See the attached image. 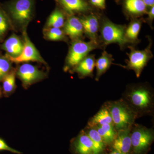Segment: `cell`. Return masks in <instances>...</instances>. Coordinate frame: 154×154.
Returning <instances> with one entry per match:
<instances>
[{"label":"cell","instance_id":"obj_24","mask_svg":"<svg viewBox=\"0 0 154 154\" xmlns=\"http://www.w3.org/2000/svg\"><path fill=\"white\" fill-rule=\"evenodd\" d=\"M65 22L63 13L59 9H56L49 16L47 25L48 28H60L63 27Z\"/></svg>","mask_w":154,"mask_h":154},{"label":"cell","instance_id":"obj_5","mask_svg":"<svg viewBox=\"0 0 154 154\" xmlns=\"http://www.w3.org/2000/svg\"><path fill=\"white\" fill-rule=\"evenodd\" d=\"M125 25H117L108 19H105L101 27V36L104 44H118L121 48L127 43L125 37Z\"/></svg>","mask_w":154,"mask_h":154},{"label":"cell","instance_id":"obj_17","mask_svg":"<svg viewBox=\"0 0 154 154\" xmlns=\"http://www.w3.org/2000/svg\"><path fill=\"white\" fill-rule=\"evenodd\" d=\"M124 7L133 17H139L146 13V6L142 0H124Z\"/></svg>","mask_w":154,"mask_h":154},{"label":"cell","instance_id":"obj_7","mask_svg":"<svg viewBox=\"0 0 154 154\" xmlns=\"http://www.w3.org/2000/svg\"><path fill=\"white\" fill-rule=\"evenodd\" d=\"M152 43L150 42L148 46L143 50H137L131 46H128L130 52L127 54L128 60H126L127 65L125 68L128 69L133 70L136 76L139 78L144 68L149 60L153 57L151 50Z\"/></svg>","mask_w":154,"mask_h":154},{"label":"cell","instance_id":"obj_26","mask_svg":"<svg viewBox=\"0 0 154 154\" xmlns=\"http://www.w3.org/2000/svg\"><path fill=\"white\" fill-rule=\"evenodd\" d=\"M12 69L11 62L6 56H0V82Z\"/></svg>","mask_w":154,"mask_h":154},{"label":"cell","instance_id":"obj_3","mask_svg":"<svg viewBox=\"0 0 154 154\" xmlns=\"http://www.w3.org/2000/svg\"><path fill=\"white\" fill-rule=\"evenodd\" d=\"M7 7L15 24L25 27L33 18L34 0H13L8 4Z\"/></svg>","mask_w":154,"mask_h":154},{"label":"cell","instance_id":"obj_2","mask_svg":"<svg viewBox=\"0 0 154 154\" xmlns=\"http://www.w3.org/2000/svg\"><path fill=\"white\" fill-rule=\"evenodd\" d=\"M106 105L116 131L132 127L137 116L123 99L107 102Z\"/></svg>","mask_w":154,"mask_h":154},{"label":"cell","instance_id":"obj_33","mask_svg":"<svg viewBox=\"0 0 154 154\" xmlns=\"http://www.w3.org/2000/svg\"><path fill=\"white\" fill-rule=\"evenodd\" d=\"M2 90H1V88H0V97L2 96Z\"/></svg>","mask_w":154,"mask_h":154},{"label":"cell","instance_id":"obj_31","mask_svg":"<svg viewBox=\"0 0 154 154\" xmlns=\"http://www.w3.org/2000/svg\"><path fill=\"white\" fill-rule=\"evenodd\" d=\"M146 6L151 7L154 6V0H142Z\"/></svg>","mask_w":154,"mask_h":154},{"label":"cell","instance_id":"obj_27","mask_svg":"<svg viewBox=\"0 0 154 154\" xmlns=\"http://www.w3.org/2000/svg\"><path fill=\"white\" fill-rule=\"evenodd\" d=\"M9 28V22L5 12L0 7V40L5 35Z\"/></svg>","mask_w":154,"mask_h":154},{"label":"cell","instance_id":"obj_22","mask_svg":"<svg viewBox=\"0 0 154 154\" xmlns=\"http://www.w3.org/2000/svg\"><path fill=\"white\" fill-rule=\"evenodd\" d=\"M84 131L93 142L94 154H102L105 149V144L96 128L95 127L88 126V129Z\"/></svg>","mask_w":154,"mask_h":154},{"label":"cell","instance_id":"obj_13","mask_svg":"<svg viewBox=\"0 0 154 154\" xmlns=\"http://www.w3.org/2000/svg\"><path fill=\"white\" fill-rule=\"evenodd\" d=\"M64 32L73 40H79L84 33L82 24L80 19L71 16L65 22Z\"/></svg>","mask_w":154,"mask_h":154},{"label":"cell","instance_id":"obj_25","mask_svg":"<svg viewBox=\"0 0 154 154\" xmlns=\"http://www.w3.org/2000/svg\"><path fill=\"white\" fill-rule=\"evenodd\" d=\"M45 35L46 38L51 41H61L65 38V33L60 28H49Z\"/></svg>","mask_w":154,"mask_h":154},{"label":"cell","instance_id":"obj_20","mask_svg":"<svg viewBox=\"0 0 154 154\" xmlns=\"http://www.w3.org/2000/svg\"><path fill=\"white\" fill-rule=\"evenodd\" d=\"M142 22L138 19H134L126 27L125 33V40L128 43H135L138 42V36L141 27Z\"/></svg>","mask_w":154,"mask_h":154},{"label":"cell","instance_id":"obj_15","mask_svg":"<svg viewBox=\"0 0 154 154\" xmlns=\"http://www.w3.org/2000/svg\"><path fill=\"white\" fill-rule=\"evenodd\" d=\"M95 63L96 60L94 56L88 55L74 68V71L81 78L91 76L93 75Z\"/></svg>","mask_w":154,"mask_h":154},{"label":"cell","instance_id":"obj_4","mask_svg":"<svg viewBox=\"0 0 154 154\" xmlns=\"http://www.w3.org/2000/svg\"><path fill=\"white\" fill-rule=\"evenodd\" d=\"M99 47L98 42L91 41L86 42L82 40H75L71 45L66 57L65 69L74 68L88 54Z\"/></svg>","mask_w":154,"mask_h":154},{"label":"cell","instance_id":"obj_12","mask_svg":"<svg viewBox=\"0 0 154 154\" xmlns=\"http://www.w3.org/2000/svg\"><path fill=\"white\" fill-rule=\"evenodd\" d=\"M24 48V42L15 34H12L2 44L1 48L6 51L5 56L16 58L21 54Z\"/></svg>","mask_w":154,"mask_h":154},{"label":"cell","instance_id":"obj_29","mask_svg":"<svg viewBox=\"0 0 154 154\" xmlns=\"http://www.w3.org/2000/svg\"><path fill=\"white\" fill-rule=\"evenodd\" d=\"M90 2L92 5L99 9H105V0H90Z\"/></svg>","mask_w":154,"mask_h":154},{"label":"cell","instance_id":"obj_10","mask_svg":"<svg viewBox=\"0 0 154 154\" xmlns=\"http://www.w3.org/2000/svg\"><path fill=\"white\" fill-rule=\"evenodd\" d=\"M131 127L117 131L115 139L112 142L113 150L122 154H130L131 149Z\"/></svg>","mask_w":154,"mask_h":154},{"label":"cell","instance_id":"obj_6","mask_svg":"<svg viewBox=\"0 0 154 154\" xmlns=\"http://www.w3.org/2000/svg\"><path fill=\"white\" fill-rule=\"evenodd\" d=\"M131 148L134 154H142L146 151L154 139L153 131L136 125L131 131Z\"/></svg>","mask_w":154,"mask_h":154},{"label":"cell","instance_id":"obj_11","mask_svg":"<svg viewBox=\"0 0 154 154\" xmlns=\"http://www.w3.org/2000/svg\"><path fill=\"white\" fill-rule=\"evenodd\" d=\"M72 148L75 154H94L93 142L85 131H82L72 140Z\"/></svg>","mask_w":154,"mask_h":154},{"label":"cell","instance_id":"obj_18","mask_svg":"<svg viewBox=\"0 0 154 154\" xmlns=\"http://www.w3.org/2000/svg\"><path fill=\"white\" fill-rule=\"evenodd\" d=\"M114 60L112 55L104 51L102 55L96 60L95 66L96 69V80L98 81L99 78L109 69Z\"/></svg>","mask_w":154,"mask_h":154},{"label":"cell","instance_id":"obj_19","mask_svg":"<svg viewBox=\"0 0 154 154\" xmlns=\"http://www.w3.org/2000/svg\"><path fill=\"white\" fill-rule=\"evenodd\" d=\"M105 124H113L112 117L106 105L91 119L88 125L89 127H94Z\"/></svg>","mask_w":154,"mask_h":154},{"label":"cell","instance_id":"obj_21","mask_svg":"<svg viewBox=\"0 0 154 154\" xmlns=\"http://www.w3.org/2000/svg\"><path fill=\"white\" fill-rule=\"evenodd\" d=\"M94 127L96 128L105 144L112 143L116 134V131L113 124H105Z\"/></svg>","mask_w":154,"mask_h":154},{"label":"cell","instance_id":"obj_32","mask_svg":"<svg viewBox=\"0 0 154 154\" xmlns=\"http://www.w3.org/2000/svg\"><path fill=\"white\" fill-rule=\"evenodd\" d=\"M108 154H122L121 153L119 152L113 150V151L111 152L110 153Z\"/></svg>","mask_w":154,"mask_h":154},{"label":"cell","instance_id":"obj_8","mask_svg":"<svg viewBox=\"0 0 154 154\" xmlns=\"http://www.w3.org/2000/svg\"><path fill=\"white\" fill-rule=\"evenodd\" d=\"M17 76L22 82L25 88L37 82H40L46 77L44 72L31 64L24 63L20 66L17 69Z\"/></svg>","mask_w":154,"mask_h":154},{"label":"cell","instance_id":"obj_9","mask_svg":"<svg viewBox=\"0 0 154 154\" xmlns=\"http://www.w3.org/2000/svg\"><path fill=\"white\" fill-rule=\"evenodd\" d=\"M23 35L24 38V48L21 54L16 58L7 57L6 56V57L11 62L15 63L35 61L46 64V62L40 55L38 50L36 49L34 45L30 41V38L27 35L25 28L23 30Z\"/></svg>","mask_w":154,"mask_h":154},{"label":"cell","instance_id":"obj_16","mask_svg":"<svg viewBox=\"0 0 154 154\" xmlns=\"http://www.w3.org/2000/svg\"><path fill=\"white\" fill-rule=\"evenodd\" d=\"M64 9L70 14L84 13L91 10L88 3L85 0H58Z\"/></svg>","mask_w":154,"mask_h":154},{"label":"cell","instance_id":"obj_14","mask_svg":"<svg viewBox=\"0 0 154 154\" xmlns=\"http://www.w3.org/2000/svg\"><path fill=\"white\" fill-rule=\"evenodd\" d=\"M79 19L82 24L84 33L91 40L98 42V32L100 28V23L98 17L95 15H90Z\"/></svg>","mask_w":154,"mask_h":154},{"label":"cell","instance_id":"obj_23","mask_svg":"<svg viewBox=\"0 0 154 154\" xmlns=\"http://www.w3.org/2000/svg\"><path fill=\"white\" fill-rule=\"evenodd\" d=\"M16 72L17 69H12L2 81L3 94L7 97L11 96L16 89Z\"/></svg>","mask_w":154,"mask_h":154},{"label":"cell","instance_id":"obj_28","mask_svg":"<svg viewBox=\"0 0 154 154\" xmlns=\"http://www.w3.org/2000/svg\"><path fill=\"white\" fill-rule=\"evenodd\" d=\"M9 151L14 154H22L21 152L10 147L6 142L2 138L0 137V151Z\"/></svg>","mask_w":154,"mask_h":154},{"label":"cell","instance_id":"obj_1","mask_svg":"<svg viewBox=\"0 0 154 154\" xmlns=\"http://www.w3.org/2000/svg\"><path fill=\"white\" fill-rule=\"evenodd\" d=\"M153 97L152 93L148 88L137 86L127 91L123 99L138 117L152 113L153 109Z\"/></svg>","mask_w":154,"mask_h":154},{"label":"cell","instance_id":"obj_30","mask_svg":"<svg viewBox=\"0 0 154 154\" xmlns=\"http://www.w3.org/2000/svg\"><path fill=\"white\" fill-rule=\"evenodd\" d=\"M151 8L148 13V17L147 20L148 22V24L150 25H152L154 18V7L153 6Z\"/></svg>","mask_w":154,"mask_h":154}]
</instances>
